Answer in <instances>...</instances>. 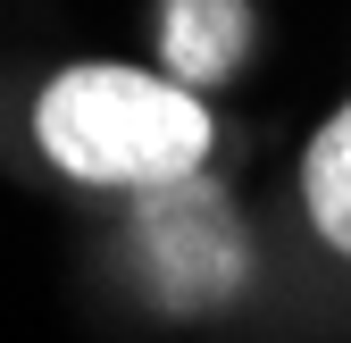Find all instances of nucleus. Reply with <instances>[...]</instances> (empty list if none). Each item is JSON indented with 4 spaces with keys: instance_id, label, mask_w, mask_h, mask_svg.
I'll return each instance as SVG.
<instances>
[{
    "instance_id": "obj_1",
    "label": "nucleus",
    "mask_w": 351,
    "mask_h": 343,
    "mask_svg": "<svg viewBox=\"0 0 351 343\" xmlns=\"http://www.w3.org/2000/svg\"><path fill=\"white\" fill-rule=\"evenodd\" d=\"M34 151L84 193H159L217 159V109L134 59H75L34 84Z\"/></svg>"
},
{
    "instance_id": "obj_2",
    "label": "nucleus",
    "mask_w": 351,
    "mask_h": 343,
    "mask_svg": "<svg viewBox=\"0 0 351 343\" xmlns=\"http://www.w3.org/2000/svg\"><path fill=\"white\" fill-rule=\"evenodd\" d=\"M117 260H125V285H134L143 310L184 318V327H209V318L243 310L251 285H259L251 218L234 209V193L217 185V167L125 201Z\"/></svg>"
},
{
    "instance_id": "obj_3",
    "label": "nucleus",
    "mask_w": 351,
    "mask_h": 343,
    "mask_svg": "<svg viewBox=\"0 0 351 343\" xmlns=\"http://www.w3.org/2000/svg\"><path fill=\"white\" fill-rule=\"evenodd\" d=\"M259 51V9L251 0H159V75H176L184 93H217L234 84Z\"/></svg>"
},
{
    "instance_id": "obj_4",
    "label": "nucleus",
    "mask_w": 351,
    "mask_h": 343,
    "mask_svg": "<svg viewBox=\"0 0 351 343\" xmlns=\"http://www.w3.org/2000/svg\"><path fill=\"white\" fill-rule=\"evenodd\" d=\"M293 218L310 235V251L351 268V101L326 109L310 126V143H301V159H293Z\"/></svg>"
}]
</instances>
